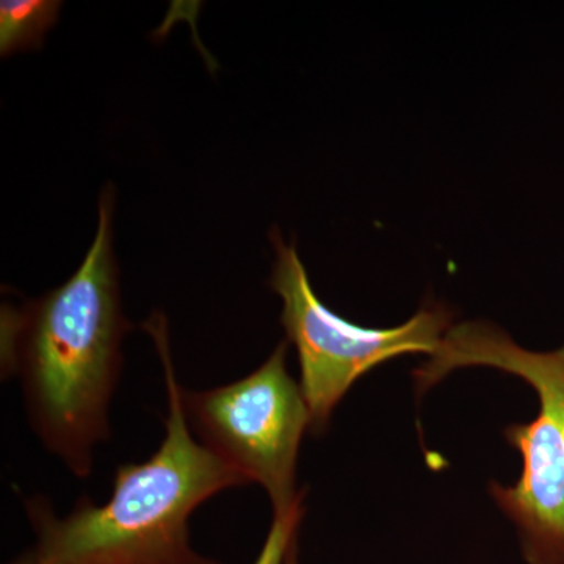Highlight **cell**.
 <instances>
[{"label": "cell", "instance_id": "obj_8", "mask_svg": "<svg viewBox=\"0 0 564 564\" xmlns=\"http://www.w3.org/2000/svg\"><path fill=\"white\" fill-rule=\"evenodd\" d=\"M10 564H33L31 562V558H29L28 555L22 554L20 558L14 560V562H11Z\"/></svg>", "mask_w": 564, "mask_h": 564}, {"label": "cell", "instance_id": "obj_3", "mask_svg": "<svg viewBox=\"0 0 564 564\" xmlns=\"http://www.w3.org/2000/svg\"><path fill=\"white\" fill-rule=\"evenodd\" d=\"M270 237L276 256L270 288L282 300L281 323L299 351L313 434L325 432L334 408L373 367L408 352L432 356L454 326V313L434 303L397 328L355 325L321 302L295 245L284 242L278 229Z\"/></svg>", "mask_w": 564, "mask_h": 564}, {"label": "cell", "instance_id": "obj_5", "mask_svg": "<svg viewBox=\"0 0 564 564\" xmlns=\"http://www.w3.org/2000/svg\"><path fill=\"white\" fill-rule=\"evenodd\" d=\"M505 437L522 456L514 486L489 492L514 525L527 564H564V440L562 426L541 410L530 423H513Z\"/></svg>", "mask_w": 564, "mask_h": 564}, {"label": "cell", "instance_id": "obj_1", "mask_svg": "<svg viewBox=\"0 0 564 564\" xmlns=\"http://www.w3.org/2000/svg\"><path fill=\"white\" fill-rule=\"evenodd\" d=\"M111 210L113 196L104 193L95 240L68 281L2 317L3 373L20 378L36 436L79 478L109 440L121 344L132 329L122 314Z\"/></svg>", "mask_w": 564, "mask_h": 564}, {"label": "cell", "instance_id": "obj_4", "mask_svg": "<svg viewBox=\"0 0 564 564\" xmlns=\"http://www.w3.org/2000/svg\"><path fill=\"white\" fill-rule=\"evenodd\" d=\"M185 414L199 443L258 484L272 500L273 516L304 500L296 489V462L311 417L302 384L288 370V343L259 369L209 391H182Z\"/></svg>", "mask_w": 564, "mask_h": 564}, {"label": "cell", "instance_id": "obj_7", "mask_svg": "<svg viewBox=\"0 0 564 564\" xmlns=\"http://www.w3.org/2000/svg\"><path fill=\"white\" fill-rule=\"evenodd\" d=\"M303 500L289 513L273 516L265 543L252 564H296L299 532L304 516Z\"/></svg>", "mask_w": 564, "mask_h": 564}, {"label": "cell", "instance_id": "obj_2", "mask_svg": "<svg viewBox=\"0 0 564 564\" xmlns=\"http://www.w3.org/2000/svg\"><path fill=\"white\" fill-rule=\"evenodd\" d=\"M143 326L165 377L169 414L161 447L147 462L118 467L107 503L85 496L61 518L44 497L25 500L36 533V544L25 552L33 564H223L192 547L188 521L215 494L250 484L193 437L165 315L154 313Z\"/></svg>", "mask_w": 564, "mask_h": 564}, {"label": "cell", "instance_id": "obj_6", "mask_svg": "<svg viewBox=\"0 0 564 564\" xmlns=\"http://www.w3.org/2000/svg\"><path fill=\"white\" fill-rule=\"evenodd\" d=\"M62 2L54 0H2L0 2V54L9 57L18 51L43 44L54 28Z\"/></svg>", "mask_w": 564, "mask_h": 564}]
</instances>
